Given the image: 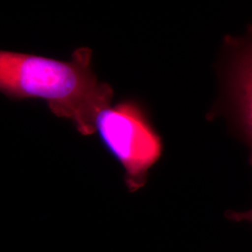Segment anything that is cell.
<instances>
[{
	"label": "cell",
	"mask_w": 252,
	"mask_h": 252,
	"mask_svg": "<svg viewBox=\"0 0 252 252\" xmlns=\"http://www.w3.org/2000/svg\"><path fill=\"white\" fill-rule=\"evenodd\" d=\"M224 101L231 111L234 129L247 144L252 141V46L245 38L226 37Z\"/></svg>",
	"instance_id": "cell-3"
},
{
	"label": "cell",
	"mask_w": 252,
	"mask_h": 252,
	"mask_svg": "<svg viewBox=\"0 0 252 252\" xmlns=\"http://www.w3.org/2000/svg\"><path fill=\"white\" fill-rule=\"evenodd\" d=\"M94 129L107 152L125 168L128 189L135 191L143 187L163 149L143 104L128 98L104 108L95 119Z\"/></svg>",
	"instance_id": "cell-2"
},
{
	"label": "cell",
	"mask_w": 252,
	"mask_h": 252,
	"mask_svg": "<svg viewBox=\"0 0 252 252\" xmlns=\"http://www.w3.org/2000/svg\"><path fill=\"white\" fill-rule=\"evenodd\" d=\"M0 93L16 101H44L83 135L95 134V119L114 94L109 84L98 81L86 47L75 50L68 61L0 50Z\"/></svg>",
	"instance_id": "cell-1"
}]
</instances>
